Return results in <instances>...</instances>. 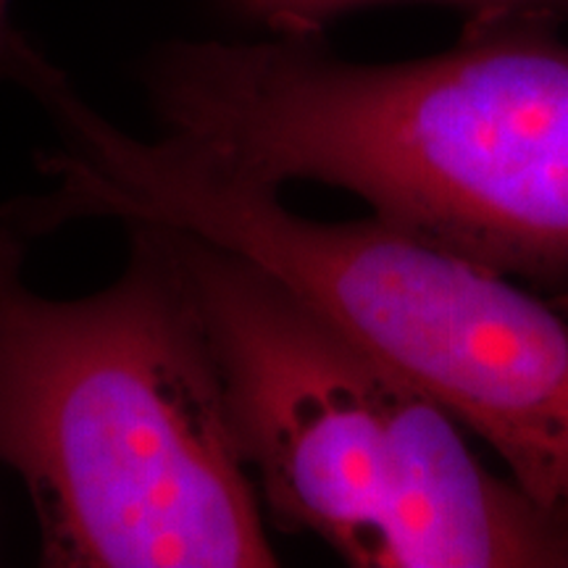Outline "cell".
<instances>
[{"mask_svg": "<svg viewBox=\"0 0 568 568\" xmlns=\"http://www.w3.org/2000/svg\"><path fill=\"white\" fill-rule=\"evenodd\" d=\"M477 19L443 53L339 59L316 38L169 40L140 67L155 122L232 172L347 190L474 264L568 287V42Z\"/></svg>", "mask_w": 568, "mask_h": 568, "instance_id": "obj_1", "label": "cell"}, {"mask_svg": "<svg viewBox=\"0 0 568 568\" xmlns=\"http://www.w3.org/2000/svg\"><path fill=\"white\" fill-rule=\"evenodd\" d=\"M122 274L55 301L0 219V466L55 568L276 566L174 234L126 224Z\"/></svg>", "mask_w": 568, "mask_h": 568, "instance_id": "obj_2", "label": "cell"}, {"mask_svg": "<svg viewBox=\"0 0 568 568\" xmlns=\"http://www.w3.org/2000/svg\"><path fill=\"white\" fill-rule=\"evenodd\" d=\"M226 13L247 24L264 27L282 38H316L332 21L368 6L395 0H219ZM464 11L466 21L477 19H539L568 24V0H432Z\"/></svg>", "mask_w": 568, "mask_h": 568, "instance_id": "obj_5", "label": "cell"}, {"mask_svg": "<svg viewBox=\"0 0 568 568\" xmlns=\"http://www.w3.org/2000/svg\"><path fill=\"white\" fill-rule=\"evenodd\" d=\"M55 172L69 222L159 224L253 261L485 439L529 495L568 503V316L550 301L372 213L301 216L274 184L98 111L71 126Z\"/></svg>", "mask_w": 568, "mask_h": 568, "instance_id": "obj_4", "label": "cell"}, {"mask_svg": "<svg viewBox=\"0 0 568 568\" xmlns=\"http://www.w3.org/2000/svg\"><path fill=\"white\" fill-rule=\"evenodd\" d=\"M169 232L276 529L358 568H568V503L489 474L456 418L280 276Z\"/></svg>", "mask_w": 568, "mask_h": 568, "instance_id": "obj_3", "label": "cell"}, {"mask_svg": "<svg viewBox=\"0 0 568 568\" xmlns=\"http://www.w3.org/2000/svg\"><path fill=\"white\" fill-rule=\"evenodd\" d=\"M550 303L556 305L558 311H564V314L568 316V287L556 290V293H552V297H550Z\"/></svg>", "mask_w": 568, "mask_h": 568, "instance_id": "obj_6", "label": "cell"}]
</instances>
